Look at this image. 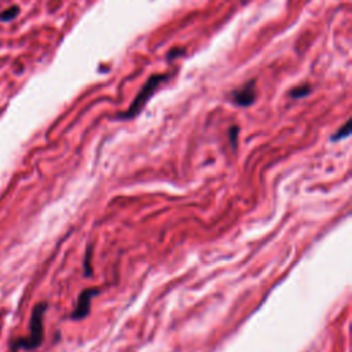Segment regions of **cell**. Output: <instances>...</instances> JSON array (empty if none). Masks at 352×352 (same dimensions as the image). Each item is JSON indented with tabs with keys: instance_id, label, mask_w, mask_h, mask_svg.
Returning <instances> with one entry per match:
<instances>
[{
	"instance_id": "cell-4",
	"label": "cell",
	"mask_w": 352,
	"mask_h": 352,
	"mask_svg": "<svg viewBox=\"0 0 352 352\" xmlns=\"http://www.w3.org/2000/svg\"><path fill=\"white\" fill-rule=\"evenodd\" d=\"M256 98V88H254V81H249L245 84L244 87L240 88L238 91H235L233 95V101L238 106H249L254 102Z\"/></svg>"
},
{
	"instance_id": "cell-8",
	"label": "cell",
	"mask_w": 352,
	"mask_h": 352,
	"mask_svg": "<svg viewBox=\"0 0 352 352\" xmlns=\"http://www.w3.org/2000/svg\"><path fill=\"white\" fill-rule=\"evenodd\" d=\"M238 127H233L230 129V132H229V135H230V141L231 143H233V146L235 147V145H237V135H238Z\"/></svg>"
},
{
	"instance_id": "cell-1",
	"label": "cell",
	"mask_w": 352,
	"mask_h": 352,
	"mask_svg": "<svg viewBox=\"0 0 352 352\" xmlns=\"http://www.w3.org/2000/svg\"><path fill=\"white\" fill-rule=\"evenodd\" d=\"M47 310V304L40 303L34 307L33 313H32V318H30V333L28 337L20 338L14 342L13 348L14 349H34L41 345V342L44 340V326L43 319L44 313Z\"/></svg>"
},
{
	"instance_id": "cell-2",
	"label": "cell",
	"mask_w": 352,
	"mask_h": 352,
	"mask_svg": "<svg viewBox=\"0 0 352 352\" xmlns=\"http://www.w3.org/2000/svg\"><path fill=\"white\" fill-rule=\"evenodd\" d=\"M166 78H168V74H156V76H152L149 78V81L145 84V87L141 90V93L138 94L135 101L132 102V105L129 106L127 112L120 116V118L122 120H127V118H132L137 116L138 113L142 110V108L146 105L147 99L150 98L153 95V93L156 91V88L160 85L161 83H164Z\"/></svg>"
},
{
	"instance_id": "cell-6",
	"label": "cell",
	"mask_w": 352,
	"mask_h": 352,
	"mask_svg": "<svg viewBox=\"0 0 352 352\" xmlns=\"http://www.w3.org/2000/svg\"><path fill=\"white\" fill-rule=\"evenodd\" d=\"M308 93H310V85L305 84V85H300V87L293 88V90L290 91V97L294 99L303 98V97H305Z\"/></svg>"
},
{
	"instance_id": "cell-3",
	"label": "cell",
	"mask_w": 352,
	"mask_h": 352,
	"mask_svg": "<svg viewBox=\"0 0 352 352\" xmlns=\"http://www.w3.org/2000/svg\"><path fill=\"white\" fill-rule=\"evenodd\" d=\"M99 290L98 289H85V290H83L81 292V294H80V297H78V301H77V305H76V308H74L73 311H72V319H83L87 317L88 314H90V308H91V300H93V297H95V296H98Z\"/></svg>"
},
{
	"instance_id": "cell-7",
	"label": "cell",
	"mask_w": 352,
	"mask_h": 352,
	"mask_svg": "<svg viewBox=\"0 0 352 352\" xmlns=\"http://www.w3.org/2000/svg\"><path fill=\"white\" fill-rule=\"evenodd\" d=\"M349 134H351V122L348 121L347 124L344 125V128H342V129H338L337 134H336V135H333L332 141H338V139H344V138L349 137Z\"/></svg>"
},
{
	"instance_id": "cell-5",
	"label": "cell",
	"mask_w": 352,
	"mask_h": 352,
	"mask_svg": "<svg viewBox=\"0 0 352 352\" xmlns=\"http://www.w3.org/2000/svg\"><path fill=\"white\" fill-rule=\"evenodd\" d=\"M20 13V7L18 6H11L9 9H6L0 13V21L3 22H10L11 20H14L15 17Z\"/></svg>"
}]
</instances>
